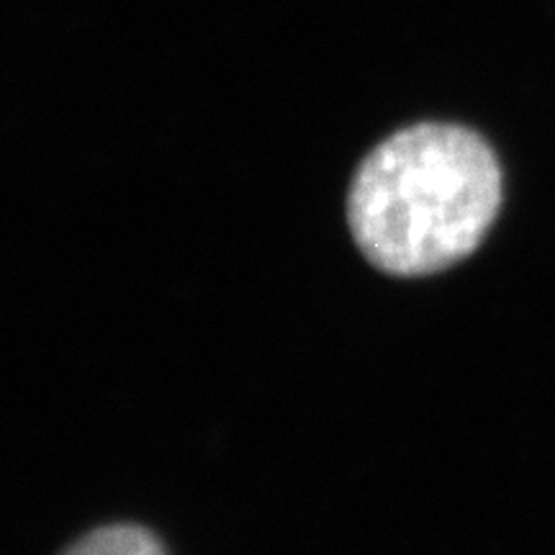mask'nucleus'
I'll return each instance as SVG.
<instances>
[{
	"mask_svg": "<svg viewBox=\"0 0 555 555\" xmlns=\"http://www.w3.org/2000/svg\"><path fill=\"white\" fill-rule=\"evenodd\" d=\"M502 165L481 131L457 121H414L360 159L347 219L378 270L433 275L481 245L502 206Z\"/></svg>",
	"mask_w": 555,
	"mask_h": 555,
	"instance_id": "nucleus-1",
	"label": "nucleus"
},
{
	"mask_svg": "<svg viewBox=\"0 0 555 555\" xmlns=\"http://www.w3.org/2000/svg\"><path fill=\"white\" fill-rule=\"evenodd\" d=\"M62 555H168L159 540L139 525H108L69 545Z\"/></svg>",
	"mask_w": 555,
	"mask_h": 555,
	"instance_id": "nucleus-2",
	"label": "nucleus"
}]
</instances>
